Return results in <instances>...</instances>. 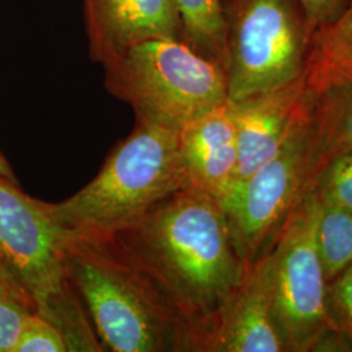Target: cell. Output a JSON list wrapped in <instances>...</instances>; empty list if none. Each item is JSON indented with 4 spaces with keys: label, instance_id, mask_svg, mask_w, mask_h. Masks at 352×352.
Here are the masks:
<instances>
[{
    "label": "cell",
    "instance_id": "1",
    "mask_svg": "<svg viewBox=\"0 0 352 352\" xmlns=\"http://www.w3.org/2000/svg\"><path fill=\"white\" fill-rule=\"evenodd\" d=\"M110 236L175 307L193 351L202 352L251 266L234 247L218 199L188 186Z\"/></svg>",
    "mask_w": 352,
    "mask_h": 352
},
{
    "label": "cell",
    "instance_id": "2",
    "mask_svg": "<svg viewBox=\"0 0 352 352\" xmlns=\"http://www.w3.org/2000/svg\"><path fill=\"white\" fill-rule=\"evenodd\" d=\"M64 248L68 274L103 351H193L175 307L113 236L64 230Z\"/></svg>",
    "mask_w": 352,
    "mask_h": 352
},
{
    "label": "cell",
    "instance_id": "3",
    "mask_svg": "<svg viewBox=\"0 0 352 352\" xmlns=\"http://www.w3.org/2000/svg\"><path fill=\"white\" fill-rule=\"evenodd\" d=\"M188 186L179 131L138 120L98 175L69 199L46 206L65 231L113 235Z\"/></svg>",
    "mask_w": 352,
    "mask_h": 352
},
{
    "label": "cell",
    "instance_id": "4",
    "mask_svg": "<svg viewBox=\"0 0 352 352\" xmlns=\"http://www.w3.org/2000/svg\"><path fill=\"white\" fill-rule=\"evenodd\" d=\"M0 263L69 352L103 351L65 265L64 230L46 202L0 176Z\"/></svg>",
    "mask_w": 352,
    "mask_h": 352
},
{
    "label": "cell",
    "instance_id": "5",
    "mask_svg": "<svg viewBox=\"0 0 352 352\" xmlns=\"http://www.w3.org/2000/svg\"><path fill=\"white\" fill-rule=\"evenodd\" d=\"M104 85L139 122L180 131L227 102L226 72L179 39H151L102 64Z\"/></svg>",
    "mask_w": 352,
    "mask_h": 352
},
{
    "label": "cell",
    "instance_id": "6",
    "mask_svg": "<svg viewBox=\"0 0 352 352\" xmlns=\"http://www.w3.org/2000/svg\"><path fill=\"white\" fill-rule=\"evenodd\" d=\"M226 25L227 100L304 77L314 29L299 0H219Z\"/></svg>",
    "mask_w": 352,
    "mask_h": 352
},
{
    "label": "cell",
    "instance_id": "7",
    "mask_svg": "<svg viewBox=\"0 0 352 352\" xmlns=\"http://www.w3.org/2000/svg\"><path fill=\"white\" fill-rule=\"evenodd\" d=\"M309 115L311 110L269 162L234 183L218 200L234 247L245 264L253 265L270 252L291 214L314 190Z\"/></svg>",
    "mask_w": 352,
    "mask_h": 352
},
{
    "label": "cell",
    "instance_id": "8",
    "mask_svg": "<svg viewBox=\"0 0 352 352\" xmlns=\"http://www.w3.org/2000/svg\"><path fill=\"white\" fill-rule=\"evenodd\" d=\"M320 206L315 190L309 192L263 257L274 315L289 352H312L329 329L327 279L316 245Z\"/></svg>",
    "mask_w": 352,
    "mask_h": 352
},
{
    "label": "cell",
    "instance_id": "9",
    "mask_svg": "<svg viewBox=\"0 0 352 352\" xmlns=\"http://www.w3.org/2000/svg\"><path fill=\"white\" fill-rule=\"evenodd\" d=\"M314 93L307 88L304 77L239 101L227 100L238 142L234 183L252 175L277 154L295 126L309 113Z\"/></svg>",
    "mask_w": 352,
    "mask_h": 352
},
{
    "label": "cell",
    "instance_id": "10",
    "mask_svg": "<svg viewBox=\"0 0 352 352\" xmlns=\"http://www.w3.org/2000/svg\"><path fill=\"white\" fill-rule=\"evenodd\" d=\"M89 54L104 64L151 39H179L180 19L171 0H84Z\"/></svg>",
    "mask_w": 352,
    "mask_h": 352
},
{
    "label": "cell",
    "instance_id": "11",
    "mask_svg": "<svg viewBox=\"0 0 352 352\" xmlns=\"http://www.w3.org/2000/svg\"><path fill=\"white\" fill-rule=\"evenodd\" d=\"M202 352H289L274 315L263 258L250 266L243 285L218 316Z\"/></svg>",
    "mask_w": 352,
    "mask_h": 352
},
{
    "label": "cell",
    "instance_id": "12",
    "mask_svg": "<svg viewBox=\"0 0 352 352\" xmlns=\"http://www.w3.org/2000/svg\"><path fill=\"white\" fill-rule=\"evenodd\" d=\"M179 145L189 187L222 199L232 186L238 167L236 128L228 102L183 126Z\"/></svg>",
    "mask_w": 352,
    "mask_h": 352
},
{
    "label": "cell",
    "instance_id": "13",
    "mask_svg": "<svg viewBox=\"0 0 352 352\" xmlns=\"http://www.w3.org/2000/svg\"><path fill=\"white\" fill-rule=\"evenodd\" d=\"M309 131L317 177L331 158L352 151V78L314 94Z\"/></svg>",
    "mask_w": 352,
    "mask_h": 352
},
{
    "label": "cell",
    "instance_id": "14",
    "mask_svg": "<svg viewBox=\"0 0 352 352\" xmlns=\"http://www.w3.org/2000/svg\"><path fill=\"white\" fill-rule=\"evenodd\" d=\"M352 78V0L340 14L314 32L304 72L314 94Z\"/></svg>",
    "mask_w": 352,
    "mask_h": 352
},
{
    "label": "cell",
    "instance_id": "15",
    "mask_svg": "<svg viewBox=\"0 0 352 352\" xmlns=\"http://www.w3.org/2000/svg\"><path fill=\"white\" fill-rule=\"evenodd\" d=\"M180 19V41L202 58L227 68L226 25L219 0H171Z\"/></svg>",
    "mask_w": 352,
    "mask_h": 352
},
{
    "label": "cell",
    "instance_id": "16",
    "mask_svg": "<svg viewBox=\"0 0 352 352\" xmlns=\"http://www.w3.org/2000/svg\"><path fill=\"white\" fill-rule=\"evenodd\" d=\"M316 245L327 283L352 263L351 210L321 205Z\"/></svg>",
    "mask_w": 352,
    "mask_h": 352
},
{
    "label": "cell",
    "instance_id": "17",
    "mask_svg": "<svg viewBox=\"0 0 352 352\" xmlns=\"http://www.w3.org/2000/svg\"><path fill=\"white\" fill-rule=\"evenodd\" d=\"M314 190L321 205L352 212V151L331 158L321 168Z\"/></svg>",
    "mask_w": 352,
    "mask_h": 352
},
{
    "label": "cell",
    "instance_id": "18",
    "mask_svg": "<svg viewBox=\"0 0 352 352\" xmlns=\"http://www.w3.org/2000/svg\"><path fill=\"white\" fill-rule=\"evenodd\" d=\"M325 314L329 329L352 336V263L327 282Z\"/></svg>",
    "mask_w": 352,
    "mask_h": 352
},
{
    "label": "cell",
    "instance_id": "19",
    "mask_svg": "<svg viewBox=\"0 0 352 352\" xmlns=\"http://www.w3.org/2000/svg\"><path fill=\"white\" fill-rule=\"evenodd\" d=\"M36 309L21 294L0 296V352H14Z\"/></svg>",
    "mask_w": 352,
    "mask_h": 352
},
{
    "label": "cell",
    "instance_id": "20",
    "mask_svg": "<svg viewBox=\"0 0 352 352\" xmlns=\"http://www.w3.org/2000/svg\"><path fill=\"white\" fill-rule=\"evenodd\" d=\"M69 352L59 329L41 316H32L14 352Z\"/></svg>",
    "mask_w": 352,
    "mask_h": 352
},
{
    "label": "cell",
    "instance_id": "21",
    "mask_svg": "<svg viewBox=\"0 0 352 352\" xmlns=\"http://www.w3.org/2000/svg\"><path fill=\"white\" fill-rule=\"evenodd\" d=\"M299 3L315 32L318 28L331 23L343 10L347 0H299Z\"/></svg>",
    "mask_w": 352,
    "mask_h": 352
},
{
    "label": "cell",
    "instance_id": "22",
    "mask_svg": "<svg viewBox=\"0 0 352 352\" xmlns=\"http://www.w3.org/2000/svg\"><path fill=\"white\" fill-rule=\"evenodd\" d=\"M7 294H21V295H25V292L20 289V286L16 283V280L8 273V270L0 263V296L7 295Z\"/></svg>",
    "mask_w": 352,
    "mask_h": 352
},
{
    "label": "cell",
    "instance_id": "23",
    "mask_svg": "<svg viewBox=\"0 0 352 352\" xmlns=\"http://www.w3.org/2000/svg\"><path fill=\"white\" fill-rule=\"evenodd\" d=\"M0 176H1V177H4V179H7V180H10V182H12V183L19 184L17 177L14 175V173H13L11 166H10V164L7 162L6 157H4L1 153H0Z\"/></svg>",
    "mask_w": 352,
    "mask_h": 352
},
{
    "label": "cell",
    "instance_id": "24",
    "mask_svg": "<svg viewBox=\"0 0 352 352\" xmlns=\"http://www.w3.org/2000/svg\"><path fill=\"white\" fill-rule=\"evenodd\" d=\"M349 340H350V347H351L352 352V336H350V337H349Z\"/></svg>",
    "mask_w": 352,
    "mask_h": 352
}]
</instances>
